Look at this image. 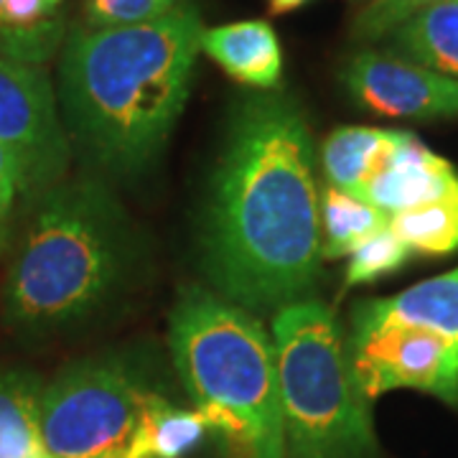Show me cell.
Masks as SVG:
<instances>
[{
    "label": "cell",
    "mask_w": 458,
    "mask_h": 458,
    "mask_svg": "<svg viewBox=\"0 0 458 458\" xmlns=\"http://www.w3.org/2000/svg\"><path fill=\"white\" fill-rule=\"evenodd\" d=\"M204 270L229 303L280 311L321 267L313 138L295 98L255 89L234 105L201 222Z\"/></svg>",
    "instance_id": "obj_1"
},
{
    "label": "cell",
    "mask_w": 458,
    "mask_h": 458,
    "mask_svg": "<svg viewBox=\"0 0 458 458\" xmlns=\"http://www.w3.org/2000/svg\"><path fill=\"white\" fill-rule=\"evenodd\" d=\"M204 23L194 5L164 18L80 29L59 62L66 132L107 171L138 174L158 158L194 82Z\"/></svg>",
    "instance_id": "obj_2"
},
{
    "label": "cell",
    "mask_w": 458,
    "mask_h": 458,
    "mask_svg": "<svg viewBox=\"0 0 458 458\" xmlns=\"http://www.w3.org/2000/svg\"><path fill=\"white\" fill-rule=\"evenodd\" d=\"M3 288L5 324L49 334L87 318L131 265V227L98 181H66L38 194Z\"/></svg>",
    "instance_id": "obj_3"
},
{
    "label": "cell",
    "mask_w": 458,
    "mask_h": 458,
    "mask_svg": "<svg viewBox=\"0 0 458 458\" xmlns=\"http://www.w3.org/2000/svg\"><path fill=\"white\" fill-rule=\"evenodd\" d=\"M168 342L186 393L229 458H285L276 344L255 313L191 285L174 306Z\"/></svg>",
    "instance_id": "obj_4"
},
{
    "label": "cell",
    "mask_w": 458,
    "mask_h": 458,
    "mask_svg": "<svg viewBox=\"0 0 458 458\" xmlns=\"http://www.w3.org/2000/svg\"><path fill=\"white\" fill-rule=\"evenodd\" d=\"M285 458H375L369 400L352 372L349 344L334 311L298 301L276 311Z\"/></svg>",
    "instance_id": "obj_5"
},
{
    "label": "cell",
    "mask_w": 458,
    "mask_h": 458,
    "mask_svg": "<svg viewBox=\"0 0 458 458\" xmlns=\"http://www.w3.org/2000/svg\"><path fill=\"white\" fill-rule=\"evenodd\" d=\"M153 390L114 361L69 367L41 394V433L54 458H132Z\"/></svg>",
    "instance_id": "obj_6"
},
{
    "label": "cell",
    "mask_w": 458,
    "mask_h": 458,
    "mask_svg": "<svg viewBox=\"0 0 458 458\" xmlns=\"http://www.w3.org/2000/svg\"><path fill=\"white\" fill-rule=\"evenodd\" d=\"M0 143L23 168V194H44L64 179L69 132L44 66L0 56Z\"/></svg>",
    "instance_id": "obj_7"
},
{
    "label": "cell",
    "mask_w": 458,
    "mask_h": 458,
    "mask_svg": "<svg viewBox=\"0 0 458 458\" xmlns=\"http://www.w3.org/2000/svg\"><path fill=\"white\" fill-rule=\"evenodd\" d=\"M352 372L375 403L393 390H418L458 408V342L418 327H382L349 339Z\"/></svg>",
    "instance_id": "obj_8"
},
{
    "label": "cell",
    "mask_w": 458,
    "mask_h": 458,
    "mask_svg": "<svg viewBox=\"0 0 458 458\" xmlns=\"http://www.w3.org/2000/svg\"><path fill=\"white\" fill-rule=\"evenodd\" d=\"M352 99L382 117H458V82L433 69L379 51H360L342 69Z\"/></svg>",
    "instance_id": "obj_9"
},
{
    "label": "cell",
    "mask_w": 458,
    "mask_h": 458,
    "mask_svg": "<svg viewBox=\"0 0 458 458\" xmlns=\"http://www.w3.org/2000/svg\"><path fill=\"white\" fill-rule=\"evenodd\" d=\"M456 194V168L423 146L412 132L400 131L390 153L364 186L361 199L393 216Z\"/></svg>",
    "instance_id": "obj_10"
},
{
    "label": "cell",
    "mask_w": 458,
    "mask_h": 458,
    "mask_svg": "<svg viewBox=\"0 0 458 458\" xmlns=\"http://www.w3.org/2000/svg\"><path fill=\"white\" fill-rule=\"evenodd\" d=\"M382 327H418L458 342V267L390 298L361 301L352 311L349 339Z\"/></svg>",
    "instance_id": "obj_11"
},
{
    "label": "cell",
    "mask_w": 458,
    "mask_h": 458,
    "mask_svg": "<svg viewBox=\"0 0 458 458\" xmlns=\"http://www.w3.org/2000/svg\"><path fill=\"white\" fill-rule=\"evenodd\" d=\"M201 51L234 82L252 89H276L283 77V49L267 21H237L201 31Z\"/></svg>",
    "instance_id": "obj_12"
},
{
    "label": "cell",
    "mask_w": 458,
    "mask_h": 458,
    "mask_svg": "<svg viewBox=\"0 0 458 458\" xmlns=\"http://www.w3.org/2000/svg\"><path fill=\"white\" fill-rule=\"evenodd\" d=\"M387 38L403 59L458 82V0L428 5Z\"/></svg>",
    "instance_id": "obj_13"
},
{
    "label": "cell",
    "mask_w": 458,
    "mask_h": 458,
    "mask_svg": "<svg viewBox=\"0 0 458 458\" xmlns=\"http://www.w3.org/2000/svg\"><path fill=\"white\" fill-rule=\"evenodd\" d=\"M64 16L54 0H5L0 18V56L44 64L64 41Z\"/></svg>",
    "instance_id": "obj_14"
},
{
    "label": "cell",
    "mask_w": 458,
    "mask_h": 458,
    "mask_svg": "<svg viewBox=\"0 0 458 458\" xmlns=\"http://www.w3.org/2000/svg\"><path fill=\"white\" fill-rule=\"evenodd\" d=\"M400 131H382V128H336L328 132L321 148V164L327 174L328 186L342 189L346 194L361 197L364 186L375 176L379 164L390 153L394 138Z\"/></svg>",
    "instance_id": "obj_15"
},
{
    "label": "cell",
    "mask_w": 458,
    "mask_h": 458,
    "mask_svg": "<svg viewBox=\"0 0 458 458\" xmlns=\"http://www.w3.org/2000/svg\"><path fill=\"white\" fill-rule=\"evenodd\" d=\"M41 382L0 372V458H54L41 433Z\"/></svg>",
    "instance_id": "obj_16"
},
{
    "label": "cell",
    "mask_w": 458,
    "mask_h": 458,
    "mask_svg": "<svg viewBox=\"0 0 458 458\" xmlns=\"http://www.w3.org/2000/svg\"><path fill=\"white\" fill-rule=\"evenodd\" d=\"M390 225V216L361 197L327 186L321 197V260L349 258L367 237Z\"/></svg>",
    "instance_id": "obj_17"
},
{
    "label": "cell",
    "mask_w": 458,
    "mask_h": 458,
    "mask_svg": "<svg viewBox=\"0 0 458 458\" xmlns=\"http://www.w3.org/2000/svg\"><path fill=\"white\" fill-rule=\"evenodd\" d=\"M209 433V423L197 408H176L156 394L132 458H183L197 451Z\"/></svg>",
    "instance_id": "obj_18"
},
{
    "label": "cell",
    "mask_w": 458,
    "mask_h": 458,
    "mask_svg": "<svg viewBox=\"0 0 458 458\" xmlns=\"http://www.w3.org/2000/svg\"><path fill=\"white\" fill-rule=\"evenodd\" d=\"M390 229L423 255H451L458 250V194L390 216Z\"/></svg>",
    "instance_id": "obj_19"
},
{
    "label": "cell",
    "mask_w": 458,
    "mask_h": 458,
    "mask_svg": "<svg viewBox=\"0 0 458 458\" xmlns=\"http://www.w3.org/2000/svg\"><path fill=\"white\" fill-rule=\"evenodd\" d=\"M410 252L412 250L387 225L352 250L349 262H346L344 285L354 288V285H364V283H372L377 278H385L408 262Z\"/></svg>",
    "instance_id": "obj_20"
},
{
    "label": "cell",
    "mask_w": 458,
    "mask_h": 458,
    "mask_svg": "<svg viewBox=\"0 0 458 458\" xmlns=\"http://www.w3.org/2000/svg\"><path fill=\"white\" fill-rule=\"evenodd\" d=\"M186 0H84V18L89 29L135 26L174 13Z\"/></svg>",
    "instance_id": "obj_21"
},
{
    "label": "cell",
    "mask_w": 458,
    "mask_h": 458,
    "mask_svg": "<svg viewBox=\"0 0 458 458\" xmlns=\"http://www.w3.org/2000/svg\"><path fill=\"white\" fill-rule=\"evenodd\" d=\"M441 0H367L354 21V38L379 41L403 26L408 18Z\"/></svg>",
    "instance_id": "obj_22"
},
{
    "label": "cell",
    "mask_w": 458,
    "mask_h": 458,
    "mask_svg": "<svg viewBox=\"0 0 458 458\" xmlns=\"http://www.w3.org/2000/svg\"><path fill=\"white\" fill-rule=\"evenodd\" d=\"M18 194H23V168L16 153L0 143V219L13 212Z\"/></svg>",
    "instance_id": "obj_23"
},
{
    "label": "cell",
    "mask_w": 458,
    "mask_h": 458,
    "mask_svg": "<svg viewBox=\"0 0 458 458\" xmlns=\"http://www.w3.org/2000/svg\"><path fill=\"white\" fill-rule=\"evenodd\" d=\"M309 0H267V8H270V13H291L295 8H301V5H306Z\"/></svg>",
    "instance_id": "obj_24"
},
{
    "label": "cell",
    "mask_w": 458,
    "mask_h": 458,
    "mask_svg": "<svg viewBox=\"0 0 458 458\" xmlns=\"http://www.w3.org/2000/svg\"><path fill=\"white\" fill-rule=\"evenodd\" d=\"M3 245H5V219H0V252H3Z\"/></svg>",
    "instance_id": "obj_25"
},
{
    "label": "cell",
    "mask_w": 458,
    "mask_h": 458,
    "mask_svg": "<svg viewBox=\"0 0 458 458\" xmlns=\"http://www.w3.org/2000/svg\"><path fill=\"white\" fill-rule=\"evenodd\" d=\"M3 3H5V0H0V18H3Z\"/></svg>",
    "instance_id": "obj_26"
},
{
    "label": "cell",
    "mask_w": 458,
    "mask_h": 458,
    "mask_svg": "<svg viewBox=\"0 0 458 458\" xmlns=\"http://www.w3.org/2000/svg\"><path fill=\"white\" fill-rule=\"evenodd\" d=\"M54 3H59V0H54Z\"/></svg>",
    "instance_id": "obj_27"
},
{
    "label": "cell",
    "mask_w": 458,
    "mask_h": 458,
    "mask_svg": "<svg viewBox=\"0 0 458 458\" xmlns=\"http://www.w3.org/2000/svg\"><path fill=\"white\" fill-rule=\"evenodd\" d=\"M361 3H367V0H361Z\"/></svg>",
    "instance_id": "obj_28"
}]
</instances>
